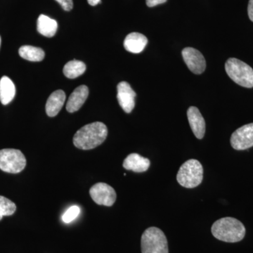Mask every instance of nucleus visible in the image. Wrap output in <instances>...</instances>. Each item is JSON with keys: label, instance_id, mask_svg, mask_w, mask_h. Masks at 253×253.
<instances>
[{"label": "nucleus", "instance_id": "obj_1", "mask_svg": "<svg viewBox=\"0 0 253 253\" xmlns=\"http://www.w3.org/2000/svg\"><path fill=\"white\" fill-rule=\"evenodd\" d=\"M108 135L106 125L95 122L86 125L75 134L73 144L78 149L90 150L102 144Z\"/></svg>", "mask_w": 253, "mask_h": 253}, {"label": "nucleus", "instance_id": "obj_2", "mask_svg": "<svg viewBox=\"0 0 253 253\" xmlns=\"http://www.w3.org/2000/svg\"><path fill=\"white\" fill-rule=\"evenodd\" d=\"M211 231L214 238L226 243L239 242L246 235L243 223L233 217L218 219L212 224Z\"/></svg>", "mask_w": 253, "mask_h": 253}, {"label": "nucleus", "instance_id": "obj_3", "mask_svg": "<svg viewBox=\"0 0 253 253\" xmlns=\"http://www.w3.org/2000/svg\"><path fill=\"white\" fill-rule=\"evenodd\" d=\"M204 179V168L199 161L191 159L179 168L176 180L183 187L193 189L199 186Z\"/></svg>", "mask_w": 253, "mask_h": 253}, {"label": "nucleus", "instance_id": "obj_4", "mask_svg": "<svg viewBox=\"0 0 253 253\" xmlns=\"http://www.w3.org/2000/svg\"><path fill=\"white\" fill-rule=\"evenodd\" d=\"M226 72L236 84L246 88L253 87V69L241 60L230 58L225 63Z\"/></svg>", "mask_w": 253, "mask_h": 253}, {"label": "nucleus", "instance_id": "obj_5", "mask_svg": "<svg viewBox=\"0 0 253 253\" xmlns=\"http://www.w3.org/2000/svg\"><path fill=\"white\" fill-rule=\"evenodd\" d=\"M141 246L142 253H169L167 238L157 227H150L144 231Z\"/></svg>", "mask_w": 253, "mask_h": 253}, {"label": "nucleus", "instance_id": "obj_6", "mask_svg": "<svg viewBox=\"0 0 253 253\" xmlns=\"http://www.w3.org/2000/svg\"><path fill=\"white\" fill-rule=\"evenodd\" d=\"M26 166V159L21 151L14 149L0 150V169L5 172L17 174Z\"/></svg>", "mask_w": 253, "mask_h": 253}, {"label": "nucleus", "instance_id": "obj_7", "mask_svg": "<svg viewBox=\"0 0 253 253\" xmlns=\"http://www.w3.org/2000/svg\"><path fill=\"white\" fill-rule=\"evenodd\" d=\"M91 199L100 206L111 207L115 204L117 198L116 191L109 184L100 182L91 186L89 190Z\"/></svg>", "mask_w": 253, "mask_h": 253}, {"label": "nucleus", "instance_id": "obj_8", "mask_svg": "<svg viewBox=\"0 0 253 253\" xmlns=\"http://www.w3.org/2000/svg\"><path fill=\"white\" fill-rule=\"evenodd\" d=\"M231 146L237 151H244L253 146V123L236 129L231 136Z\"/></svg>", "mask_w": 253, "mask_h": 253}, {"label": "nucleus", "instance_id": "obj_9", "mask_svg": "<svg viewBox=\"0 0 253 253\" xmlns=\"http://www.w3.org/2000/svg\"><path fill=\"white\" fill-rule=\"evenodd\" d=\"M182 56L186 66L195 74H201L206 68V59L199 51L192 47L184 48L182 50Z\"/></svg>", "mask_w": 253, "mask_h": 253}, {"label": "nucleus", "instance_id": "obj_10", "mask_svg": "<svg viewBox=\"0 0 253 253\" xmlns=\"http://www.w3.org/2000/svg\"><path fill=\"white\" fill-rule=\"evenodd\" d=\"M117 99L120 106L126 113H131L135 106V91L126 82H121L117 86Z\"/></svg>", "mask_w": 253, "mask_h": 253}, {"label": "nucleus", "instance_id": "obj_11", "mask_svg": "<svg viewBox=\"0 0 253 253\" xmlns=\"http://www.w3.org/2000/svg\"><path fill=\"white\" fill-rule=\"evenodd\" d=\"M187 117L194 135L197 139H202L206 133V122L199 109L191 106L187 111Z\"/></svg>", "mask_w": 253, "mask_h": 253}, {"label": "nucleus", "instance_id": "obj_12", "mask_svg": "<svg viewBox=\"0 0 253 253\" xmlns=\"http://www.w3.org/2000/svg\"><path fill=\"white\" fill-rule=\"evenodd\" d=\"M89 96V89L86 85H81L73 91L68 98L66 110L69 113H74L81 109Z\"/></svg>", "mask_w": 253, "mask_h": 253}, {"label": "nucleus", "instance_id": "obj_13", "mask_svg": "<svg viewBox=\"0 0 253 253\" xmlns=\"http://www.w3.org/2000/svg\"><path fill=\"white\" fill-rule=\"evenodd\" d=\"M151 162L148 158L142 157L138 154H131L125 159L123 168L134 172H146L149 169Z\"/></svg>", "mask_w": 253, "mask_h": 253}, {"label": "nucleus", "instance_id": "obj_14", "mask_svg": "<svg viewBox=\"0 0 253 253\" xmlns=\"http://www.w3.org/2000/svg\"><path fill=\"white\" fill-rule=\"evenodd\" d=\"M148 43V39L139 33H129L124 41V47L129 52L139 54L143 51Z\"/></svg>", "mask_w": 253, "mask_h": 253}, {"label": "nucleus", "instance_id": "obj_15", "mask_svg": "<svg viewBox=\"0 0 253 253\" xmlns=\"http://www.w3.org/2000/svg\"><path fill=\"white\" fill-rule=\"evenodd\" d=\"M66 101V94L64 91L59 89L54 91L48 98L46 104V113L49 117H54L62 109Z\"/></svg>", "mask_w": 253, "mask_h": 253}, {"label": "nucleus", "instance_id": "obj_16", "mask_svg": "<svg viewBox=\"0 0 253 253\" xmlns=\"http://www.w3.org/2000/svg\"><path fill=\"white\" fill-rule=\"evenodd\" d=\"M16 95V86L7 76H3L0 80V101L3 105L9 104Z\"/></svg>", "mask_w": 253, "mask_h": 253}, {"label": "nucleus", "instance_id": "obj_17", "mask_svg": "<svg viewBox=\"0 0 253 253\" xmlns=\"http://www.w3.org/2000/svg\"><path fill=\"white\" fill-rule=\"evenodd\" d=\"M57 28V22L54 19L43 14L38 17L37 29L38 33L42 36L46 38H52L56 34Z\"/></svg>", "mask_w": 253, "mask_h": 253}, {"label": "nucleus", "instance_id": "obj_18", "mask_svg": "<svg viewBox=\"0 0 253 253\" xmlns=\"http://www.w3.org/2000/svg\"><path fill=\"white\" fill-rule=\"evenodd\" d=\"M18 54L23 59L34 62L42 61L45 56L44 50L41 48L30 45H24L20 47Z\"/></svg>", "mask_w": 253, "mask_h": 253}, {"label": "nucleus", "instance_id": "obj_19", "mask_svg": "<svg viewBox=\"0 0 253 253\" xmlns=\"http://www.w3.org/2000/svg\"><path fill=\"white\" fill-rule=\"evenodd\" d=\"M85 71V63L78 60H73L65 65L63 71L66 78L75 79L84 74Z\"/></svg>", "mask_w": 253, "mask_h": 253}, {"label": "nucleus", "instance_id": "obj_20", "mask_svg": "<svg viewBox=\"0 0 253 253\" xmlns=\"http://www.w3.org/2000/svg\"><path fill=\"white\" fill-rule=\"evenodd\" d=\"M16 211V206L14 203L0 196V221L4 216H10L14 214Z\"/></svg>", "mask_w": 253, "mask_h": 253}, {"label": "nucleus", "instance_id": "obj_21", "mask_svg": "<svg viewBox=\"0 0 253 253\" xmlns=\"http://www.w3.org/2000/svg\"><path fill=\"white\" fill-rule=\"evenodd\" d=\"M80 208L78 206H73L68 209L66 212L63 214L62 220L65 223H70L78 217L80 214Z\"/></svg>", "mask_w": 253, "mask_h": 253}, {"label": "nucleus", "instance_id": "obj_22", "mask_svg": "<svg viewBox=\"0 0 253 253\" xmlns=\"http://www.w3.org/2000/svg\"><path fill=\"white\" fill-rule=\"evenodd\" d=\"M65 11H69L73 8V0H56Z\"/></svg>", "mask_w": 253, "mask_h": 253}, {"label": "nucleus", "instance_id": "obj_23", "mask_svg": "<svg viewBox=\"0 0 253 253\" xmlns=\"http://www.w3.org/2000/svg\"><path fill=\"white\" fill-rule=\"evenodd\" d=\"M167 1L168 0H146V2L149 7H154L158 4H163Z\"/></svg>", "mask_w": 253, "mask_h": 253}, {"label": "nucleus", "instance_id": "obj_24", "mask_svg": "<svg viewBox=\"0 0 253 253\" xmlns=\"http://www.w3.org/2000/svg\"><path fill=\"white\" fill-rule=\"evenodd\" d=\"M248 13H249L250 19L253 22V0H249Z\"/></svg>", "mask_w": 253, "mask_h": 253}, {"label": "nucleus", "instance_id": "obj_25", "mask_svg": "<svg viewBox=\"0 0 253 253\" xmlns=\"http://www.w3.org/2000/svg\"><path fill=\"white\" fill-rule=\"evenodd\" d=\"M101 0H87L88 3L91 6H96L98 4L101 2Z\"/></svg>", "mask_w": 253, "mask_h": 253}, {"label": "nucleus", "instance_id": "obj_26", "mask_svg": "<svg viewBox=\"0 0 253 253\" xmlns=\"http://www.w3.org/2000/svg\"><path fill=\"white\" fill-rule=\"evenodd\" d=\"M0 46H1V37H0Z\"/></svg>", "mask_w": 253, "mask_h": 253}]
</instances>
